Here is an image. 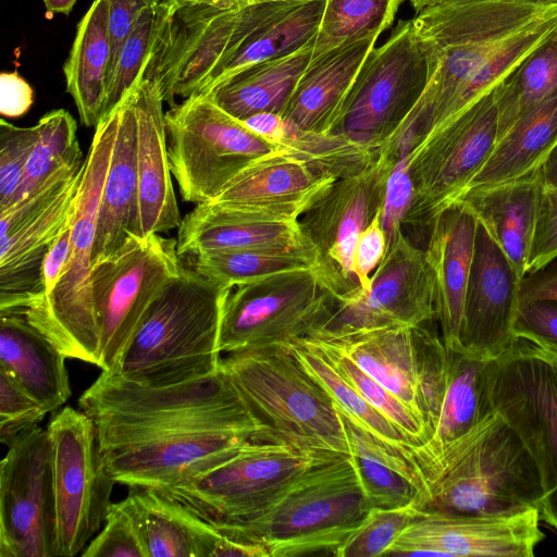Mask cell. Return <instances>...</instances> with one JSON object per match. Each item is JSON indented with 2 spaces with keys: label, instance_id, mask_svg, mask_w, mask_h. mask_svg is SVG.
Returning <instances> with one entry per match:
<instances>
[{
  "label": "cell",
  "instance_id": "cell-50",
  "mask_svg": "<svg viewBox=\"0 0 557 557\" xmlns=\"http://www.w3.org/2000/svg\"><path fill=\"white\" fill-rule=\"evenodd\" d=\"M48 411L10 375L0 370V442L11 446L38 426Z\"/></svg>",
  "mask_w": 557,
  "mask_h": 557
},
{
  "label": "cell",
  "instance_id": "cell-63",
  "mask_svg": "<svg viewBox=\"0 0 557 557\" xmlns=\"http://www.w3.org/2000/svg\"><path fill=\"white\" fill-rule=\"evenodd\" d=\"M226 1L232 4L238 5V7H246V5H250V4H255V3L268 1V0H226Z\"/></svg>",
  "mask_w": 557,
  "mask_h": 557
},
{
  "label": "cell",
  "instance_id": "cell-32",
  "mask_svg": "<svg viewBox=\"0 0 557 557\" xmlns=\"http://www.w3.org/2000/svg\"><path fill=\"white\" fill-rule=\"evenodd\" d=\"M542 187L541 165L496 186L468 189L455 201L474 214L521 277L527 273Z\"/></svg>",
  "mask_w": 557,
  "mask_h": 557
},
{
  "label": "cell",
  "instance_id": "cell-30",
  "mask_svg": "<svg viewBox=\"0 0 557 557\" xmlns=\"http://www.w3.org/2000/svg\"><path fill=\"white\" fill-rule=\"evenodd\" d=\"M339 413L350 457L371 509H396L414 505L423 511L430 498L429 488L411 454V445L388 444Z\"/></svg>",
  "mask_w": 557,
  "mask_h": 557
},
{
  "label": "cell",
  "instance_id": "cell-11",
  "mask_svg": "<svg viewBox=\"0 0 557 557\" xmlns=\"http://www.w3.org/2000/svg\"><path fill=\"white\" fill-rule=\"evenodd\" d=\"M180 257L175 239L132 234L114 253L92 263L102 371H113L154 300L183 270Z\"/></svg>",
  "mask_w": 557,
  "mask_h": 557
},
{
  "label": "cell",
  "instance_id": "cell-51",
  "mask_svg": "<svg viewBox=\"0 0 557 557\" xmlns=\"http://www.w3.org/2000/svg\"><path fill=\"white\" fill-rule=\"evenodd\" d=\"M556 258L557 188L543 185L525 275L547 267Z\"/></svg>",
  "mask_w": 557,
  "mask_h": 557
},
{
  "label": "cell",
  "instance_id": "cell-10",
  "mask_svg": "<svg viewBox=\"0 0 557 557\" xmlns=\"http://www.w3.org/2000/svg\"><path fill=\"white\" fill-rule=\"evenodd\" d=\"M492 408L510 425L534 459L543 486L541 520L557 530V368L531 343L512 344L487 360Z\"/></svg>",
  "mask_w": 557,
  "mask_h": 557
},
{
  "label": "cell",
  "instance_id": "cell-54",
  "mask_svg": "<svg viewBox=\"0 0 557 557\" xmlns=\"http://www.w3.org/2000/svg\"><path fill=\"white\" fill-rule=\"evenodd\" d=\"M515 336L536 337L557 345V302L535 300L519 308Z\"/></svg>",
  "mask_w": 557,
  "mask_h": 557
},
{
  "label": "cell",
  "instance_id": "cell-37",
  "mask_svg": "<svg viewBox=\"0 0 557 557\" xmlns=\"http://www.w3.org/2000/svg\"><path fill=\"white\" fill-rule=\"evenodd\" d=\"M448 352L447 386L436 429L430 441L416 446L432 451L470 431L493 411L487 392V359L463 349Z\"/></svg>",
  "mask_w": 557,
  "mask_h": 557
},
{
  "label": "cell",
  "instance_id": "cell-44",
  "mask_svg": "<svg viewBox=\"0 0 557 557\" xmlns=\"http://www.w3.org/2000/svg\"><path fill=\"white\" fill-rule=\"evenodd\" d=\"M306 338L319 348L338 374L372 407L396 424L413 446H421L430 441L431 432L424 420L396 395L366 373L336 347L318 339Z\"/></svg>",
  "mask_w": 557,
  "mask_h": 557
},
{
  "label": "cell",
  "instance_id": "cell-62",
  "mask_svg": "<svg viewBox=\"0 0 557 557\" xmlns=\"http://www.w3.org/2000/svg\"><path fill=\"white\" fill-rule=\"evenodd\" d=\"M412 8L416 10V12L421 11L425 7H429L431 4H434L436 2H440L442 0H408Z\"/></svg>",
  "mask_w": 557,
  "mask_h": 557
},
{
  "label": "cell",
  "instance_id": "cell-2",
  "mask_svg": "<svg viewBox=\"0 0 557 557\" xmlns=\"http://www.w3.org/2000/svg\"><path fill=\"white\" fill-rule=\"evenodd\" d=\"M430 78L392 135L410 150L492 90L557 26V4L534 0H442L412 18Z\"/></svg>",
  "mask_w": 557,
  "mask_h": 557
},
{
  "label": "cell",
  "instance_id": "cell-53",
  "mask_svg": "<svg viewBox=\"0 0 557 557\" xmlns=\"http://www.w3.org/2000/svg\"><path fill=\"white\" fill-rule=\"evenodd\" d=\"M381 218L382 209L375 213L370 224L360 234L355 250V273L363 292L369 290L371 273L380 264L386 251V237Z\"/></svg>",
  "mask_w": 557,
  "mask_h": 557
},
{
  "label": "cell",
  "instance_id": "cell-4",
  "mask_svg": "<svg viewBox=\"0 0 557 557\" xmlns=\"http://www.w3.org/2000/svg\"><path fill=\"white\" fill-rule=\"evenodd\" d=\"M231 289L183 268L154 300L110 373L139 385L168 386L218 372L220 329Z\"/></svg>",
  "mask_w": 557,
  "mask_h": 557
},
{
  "label": "cell",
  "instance_id": "cell-1",
  "mask_svg": "<svg viewBox=\"0 0 557 557\" xmlns=\"http://www.w3.org/2000/svg\"><path fill=\"white\" fill-rule=\"evenodd\" d=\"M78 405L94 422L107 473L131 488L187 481L268 431L221 369L168 386L101 370Z\"/></svg>",
  "mask_w": 557,
  "mask_h": 557
},
{
  "label": "cell",
  "instance_id": "cell-9",
  "mask_svg": "<svg viewBox=\"0 0 557 557\" xmlns=\"http://www.w3.org/2000/svg\"><path fill=\"white\" fill-rule=\"evenodd\" d=\"M168 152L182 198L215 199L249 163L277 151L245 123L197 94L165 111Z\"/></svg>",
  "mask_w": 557,
  "mask_h": 557
},
{
  "label": "cell",
  "instance_id": "cell-25",
  "mask_svg": "<svg viewBox=\"0 0 557 557\" xmlns=\"http://www.w3.org/2000/svg\"><path fill=\"white\" fill-rule=\"evenodd\" d=\"M476 228L474 214L455 202L435 221L424 249L433 276L436 321L450 349H462L460 330Z\"/></svg>",
  "mask_w": 557,
  "mask_h": 557
},
{
  "label": "cell",
  "instance_id": "cell-40",
  "mask_svg": "<svg viewBox=\"0 0 557 557\" xmlns=\"http://www.w3.org/2000/svg\"><path fill=\"white\" fill-rule=\"evenodd\" d=\"M317 265L311 246L289 250H215L194 257L195 270L230 288L280 272L317 270Z\"/></svg>",
  "mask_w": 557,
  "mask_h": 557
},
{
  "label": "cell",
  "instance_id": "cell-61",
  "mask_svg": "<svg viewBox=\"0 0 557 557\" xmlns=\"http://www.w3.org/2000/svg\"><path fill=\"white\" fill-rule=\"evenodd\" d=\"M77 0H42L46 11L49 14L61 13L70 15Z\"/></svg>",
  "mask_w": 557,
  "mask_h": 557
},
{
  "label": "cell",
  "instance_id": "cell-26",
  "mask_svg": "<svg viewBox=\"0 0 557 557\" xmlns=\"http://www.w3.org/2000/svg\"><path fill=\"white\" fill-rule=\"evenodd\" d=\"M379 36L348 41L312 58L281 117L305 131L333 133L351 85Z\"/></svg>",
  "mask_w": 557,
  "mask_h": 557
},
{
  "label": "cell",
  "instance_id": "cell-13",
  "mask_svg": "<svg viewBox=\"0 0 557 557\" xmlns=\"http://www.w3.org/2000/svg\"><path fill=\"white\" fill-rule=\"evenodd\" d=\"M334 308L335 298L314 269L280 272L235 286L224 304L220 351L307 337L327 324Z\"/></svg>",
  "mask_w": 557,
  "mask_h": 557
},
{
  "label": "cell",
  "instance_id": "cell-43",
  "mask_svg": "<svg viewBox=\"0 0 557 557\" xmlns=\"http://www.w3.org/2000/svg\"><path fill=\"white\" fill-rule=\"evenodd\" d=\"M35 127L36 141L14 202L61 168L85 160L76 135L77 123L66 110L46 113Z\"/></svg>",
  "mask_w": 557,
  "mask_h": 557
},
{
  "label": "cell",
  "instance_id": "cell-41",
  "mask_svg": "<svg viewBox=\"0 0 557 557\" xmlns=\"http://www.w3.org/2000/svg\"><path fill=\"white\" fill-rule=\"evenodd\" d=\"M271 145L336 180L361 171L376 157L375 150L343 134L305 131L284 120Z\"/></svg>",
  "mask_w": 557,
  "mask_h": 557
},
{
  "label": "cell",
  "instance_id": "cell-49",
  "mask_svg": "<svg viewBox=\"0 0 557 557\" xmlns=\"http://www.w3.org/2000/svg\"><path fill=\"white\" fill-rule=\"evenodd\" d=\"M36 127L0 121V210L11 206L36 141Z\"/></svg>",
  "mask_w": 557,
  "mask_h": 557
},
{
  "label": "cell",
  "instance_id": "cell-47",
  "mask_svg": "<svg viewBox=\"0 0 557 557\" xmlns=\"http://www.w3.org/2000/svg\"><path fill=\"white\" fill-rule=\"evenodd\" d=\"M420 512L414 505L396 509L372 508L338 548L335 557L384 556L395 539Z\"/></svg>",
  "mask_w": 557,
  "mask_h": 557
},
{
  "label": "cell",
  "instance_id": "cell-60",
  "mask_svg": "<svg viewBox=\"0 0 557 557\" xmlns=\"http://www.w3.org/2000/svg\"><path fill=\"white\" fill-rule=\"evenodd\" d=\"M527 338L534 349L541 355L544 359L549 361L557 368V345L548 343L546 341L531 337V336H520Z\"/></svg>",
  "mask_w": 557,
  "mask_h": 557
},
{
  "label": "cell",
  "instance_id": "cell-29",
  "mask_svg": "<svg viewBox=\"0 0 557 557\" xmlns=\"http://www.w3.org/2000/svg\"><path fill=\"white\" fill-rule=\"evenodd\" d=\"M413 329L396 324L323 327L307 337L339 349L423 419L419 407Z\"/></svg>",
  "mask_w": 557,
  "mask_h": 557
},
{
  "label": "cell",
  "instance_id": "cell-46",
  "mask_svg": "<svg viewBox=\"0 0 557 557\" xmlns=\"http://www.w3.org/2000/svg\"><path fill=\"white\" fill-rule=\"evenodd\" d=\"M420 412L431 437L436 429L447 386L448 352L436 331L425 324L414 326Z\"/></svg>",
  "mask_w": 557,
  "mask_h": 557
},
{
  "label": "cell",
  "instance_id": "cell-19",
  "mask_svg": "<svg viewBox=\"0 0 557 557\" xmlns=\"http://www.w3.org/2000/svg\"><path fill=\"white\" fill-rule=\"evenodd\" d=\"M434 320L435 292L425 250L401 232L372 274L369 290L357 286L336 297L334 312L324 327H414Z\"/></svg>",
  "mask_w": 557,
  "mask_h": 557
},
{
  "label": "cell",
  "instance_id": "cell-16",
  "mask_svg": "<svg viewBox=\"0 0 557 557\" xmlns=\"http://www.w3.org/2000/svg\"><path fill=\"white\" fill-rule=\"evenodd\" d=\"M393 166L376 153L364 169L337 180L299 219L317 255L315 271L334 298L359 286L354 268L357 242L383 209Z\"/></svg>",
  "mask_w": 557,
  "mask_h": 557
},
{
  "label": "cell",
  "instance_id": "cell-20",
  "mask_svg": "<svg viewBox=\"0 0 557 557\" xmlns=\"http://www.w3.org/2000/svg\"><path fill=\"white\" fill-rule=\"evenodd\" d=\"M521 276L478 221L475 245L467 286L461 348L474 356L493 359L515 339Z\"/></svg>",
  "mask_w": 557,
  "mask_h": 557
},
{
  "label": "cell",
  "instance_id": "cell-42",
  "mask_svg": "<svg viewBox=\"0 0 557 557\" xmlns=\"http://www.w3.org/2000/svg\"><path fill=\"white\" fill-rule=\"evenodd\" d=\"M404 0H325L313 55L348 41L381 35L394 22Z\"/></svg>",
  "mask_w": 557,
  "mask_h": 557
},
{
  "label": "cell",
  "instance_id": "cell-56",
  "mask_svg": "<svg viewBox=\"0 0 557 557\" xmlns=\"http://www.w3.org/2000/svg\"><path fill=\"white\" fill-rule=\"evenodd\" d=\"M34 103V90L28 82L14 72L0 75V112L3 116L24 115Z\"/></svg>",
  "mask_w": 557,
  "mask_h": 557
},
{
  "label": "cell",
  "instance_id": "cell-5",
  "mask_svg": "<svg viewBox=\"0 0 557 557\" xmlns=\"http://www.w3.org/2000/svg\"><path fill=\"white\" fill-rule=\"evenodd\" d=\"M371 507L350 455H335L301 472L259 515L213 525L270 557L336 556Z\"/></svg>",
  "mask_w": 557,
  "mask_h": 557
},
{
  "label": "cell",
  "instance_id": "cell-3",
  "mask_svg": "<svg viewBox=\"0 0 557 557\" xmlns=\"http://www.w3.org/2000/svg\"><path fill=\"white\" fill-rule=\"evenodd\" d=\"M429 488L423 511L492 513L540 506L537 466L493 409L470 431L432 451L410 446Z\"/></svg>",
  "mask_w": 557,
  "mask_h": 557
},
{
  "label": "cell",
  "instance_id": "cell-58",
  "mask_svg": "<svg viewBox=\"0 0 557 557\" xmlns=\"http://www.w3.org/2000/svg\"><path fill=\"white\" fill-rule=\"evenodd\" d=\"M535 300L557 302V265H547L521 278L519 308Z\"/></svg>",
  "mask_w": 557,
  "mask_h": 557
},
{
  "label": "cell",
  "instance_id": "cell-8",
  "mask_svg": "<svg viewBox=\"0 0 557 557\" xmlns=\"http://www.w3.org/2000/svg\"><path fill=\"white\" fill-rule=\"evenodd\" d=\"M335 455L265 432L213 468L156 491L214 527L236 523L259 515L308 467Z\"/></svg>",
  "mask_w": 557,
  "mask_h": 557
},
{
  "label": "cell",
  "instance_id": "cell-48",
  "mask_svg": "<svg viewBox=\"0 0 557 557\" xmlns=\"http://www.w3.org/2000/svg\"><path fill=\"white\" fill-rule=\"evenodd\" d=\"M104 528L81 553L83 557H148L136 519L125 499L112 503Z\"/></svg>",
  "mask_w": 557,
  "mask_h": 557
},
{
  "label": "cell",
  "instance_id": "cell-17",
  "mask_svg": "<svg viewBox=\"0 0 557 557\" xmlns=\"http://www.w3.org/2000/svg\"><path fill=\"white\" fill-rule=\"evenodd\" d=\"M57 513L50 441L36 426L0 465V557H57Z\"/></svg>",
  "mask_w": 557,
  "mask_h": 557
},
{
  "label": "cell",
  "instance_id": "cell-33",
  "mask_svg": "<svg viewBox=\"0 0 557 557\" xmlns=\"http://www.w3.org/2000/svg\"><path fill=\"white\" fill-rule=\"evenodd\" d=\"M148 557H213L221 532L154 488L132 487L124 498Z\"/></svg>",
  "mask_w": 557,
  "mask_h": 557
},
{
  "label": "cell",
  "instance_id": "cell-22",
  "mask_svg": "<svg viewBox=\"0 0 557 557\" xmlns=\"http://www.w3.org/2000/svg\"><path fill=\"white\" fill-rule=\"evenodd\" d=\"M336 181L277 150L249 163L211 201L258 220L299 221Z\"/></svg>",
  "mask_w": 557,
  "mask_h": 557
},
{
  "label": "cell",
  "instance_id": "cell-7",
  "mask_svg": "<svg viewBox=\"0 0 557 557\" xmlns=\"http://www.w3.org/2000/svg\"><path fill=\"white\" fill-rule=\"evenodd\" d=\"M220 369L269 432L305 448L350 455L335 403L288 344L226 354Z\"/></svg>",
  "mask_w": 557,
  "mask_h": 557
},
{
  "label": "cell",
  "instance_id": "cell-52",
  "mask_svg": "<svg viewBox=\"0 0 557 557\" xmlns=\"http://www.w3.org/2000/svg\"><path fill=\"white\" fill-rule=\"evenodd\" d=\"M413 196V185L408 169V156L393 166L385 189L382 209V228L386 237V249L392 247L401 231L405 215Z\"/></svg>",
  "mask_w": 557,
  "mask_h": 557
},
{
  "label": "cell",
  "instance_id": "cell-6",
  "mask_svg": "<svg viewBox=\"0 0 557 557\" xmlns=\"http://www.w3.org/2000/svg\"><path fill=\"white\" fill-rule=\"evenodd\" d=\"M116 128L113 109L95 127L84 161L70 227V253L65 269L46 297L24 314L66 358L99 366L91 265L101 194L112 156Z\"/></svg>",
  "mask_w": 557,
  "mask_h": 557
},
{
  "label": "cell",
  "instance_id": "cell-21",
  "mask_svg": "<svg viewBox=\"0 0 557 557\" xmlns=\"http://www.w3.org/2000/svg\"><path fill=\"white\" fill-rule=\"evenodd\" d=\"M324 8L325 0H268L245 7L231 46L198 94L245 67L302 49L315 38Z\"/></svg>",
  "mask_w": 557,
  "mask_h": 557
},
{
  "label": "cell",
  "instance_id": "cell-64",
  "mask_svg": "<svg viewBox=\"0 0 557 557\" xmlns=\"http://www.w3.org/2000/svg\"><path fill=\"white\" fill-rule=\"evenodd\" d=\"M534 1L547 3V4H557V0H534Z\"/></svg>",
  "mask_w": 557,
  "mask_h": 557
},
{
  "label": "cell",
  "instance_id": "cell-55",
  "mask_svg": "<svg viewBox=\"0 0 557 557\" xmlns=\"http://www.w3.org/2000/svg\"><path fill=\"white\" fill-rule=\"evenodd\" d=\"M109 4V35L111 41L110 74L119 52L141 12L164 0H107ZM108 78V77H107Z\"/></svg>",
  "mask_w": 557,
  "mask_h": 557
},
{
  "label": "cell",
  "instance_id": "cell-34",
  "mask_svg": "<svg viewBox=\"0 0 557 557\" xmlns=\"http://www.w3.org/2000/svg\"><path fill=\"white\" fill-rule=\"evenodd\" d=\"M314 41L292 54L245 67L206 95L240 121L259 113L280 115L312 59Z\"/></svg>",
  "mask_w": 557,
  "mask_h": 557
},
{
  "label": "cell",
  "instance_id": "cell-57",
  "mask_svg": "<svg viewBox=\"0 0 557 557\" xmlns=\"http://www.w3.org/2000/svg\"><path fill=\"white\" fill-rule=\"evenodd\" d=\"M70 227L71 220L64 231L53 242L45 257L41 268L42 290L41 295L34 302L48 296L53 290L65 269L70 253Z\"/></svg>",
  "mask_w": 557,
  "mask_h": 557
},
{
  "label": "cell",
  "instance_id": "cell-24",
  "mask_svg": "<svg viewBox=\"0 0 557 557\" xmlns=\"http://www.w3.org/2000/svg\"><path fill=\"white\" fill-rule=\"evenodd\" d=\"M137 117L139 236L178 228L170 166L163 97L156 82L140 76L132 86Z\"/></svg>",
  "mask_w": 557,
  "mask_h": 557
},
{
  "label": "cell",
  "instance_id": "cell-28",
  "mask_svg": "<svg viewBox=\"0 0 557 557\" xmlns=\"http://www.w3.org/2000/svg\"><path fill=\"white\" fill-rule=\"evenodd\" d=\"M114 109L115 138L101 194L92 263L114 253L129 235L139 236L137 117L132 87Z\"/></svg>",
  "mask_w": 557,
  "mask_h": 557
},
{
  "label": "cell",
  "instance_id": "cell-14",
  "mask_svg": "<svg viewBox=\"0 0 557 557\" xmlns=\"http://www.w3.org/2000/svg\"><path fill=\"white\" fill-rule=\"evenodd\" d=\"M429 78L428 55L412 20L399 21L362 63L333 133L376 151L413 109Z\"/></svg>",
  "mask_w": 557,
  "mask_h": 557
},
{
  "label": "cell",
  "instance_id": "cell-39",
  "mask_svg": "<svg viewBox=\"0 0 557 557\" xmlns=\"http://www.w3.org/2000/svg\"><path fill=\"white\" fill-rule=\"evenodd\" d=\"M288 345L300 366L322 386L343 414L388 444L412 445L396 424L372 407L338 374L311 341L301 337Z\"/></svg>",
  "mask_w": 557,
  "mask_h": 557
},
{
  "label": "cell",
  "instance_id": "cell-31",
  "mask_svg": "<svg viewBox=\"0 0 557 557\" xmlns=\"http://www.w3.org/2000/svg\"><path fill=\"white\" fill-rule=\"evenodd\" d=\"M66 356L21 311H0V370L48 412L71 396Z\"/></svg>",
  "mask_w": 557,
  "mask_h": 557
},
{
  "label": "cell",
  "instance_id": "cell-27",
  "mask_svg": "<svg viewBox=\"0 0 557 557\" xmlns=\"http://www.w3.org/2000/svg\"><path fill=\"white\" fill-rule=\"evenodd\" d=\"M308 246L312 247L299 221L258 220L215 201L197 203L183 218L176 237L181 257L215 250H289Z\"/></svg>",
  "mask_w": 557,
  "mask_h": 557
},
{
  "label": "cell",
  "instance_id": "cell-36",
  "mask_svg": "<svg viewBox=\"0 0 557 557\" xmlns=\"http://www.w3.org/2000/svg\"><path fill=\"white\" fill-rule=\"evenodd\" d=\"M556 143L557 89L496 141L467 190L496 186L527 174L542 165Z\"/></svg>",
  "mask_w": 557,
  "mask_h": 557
},
{
  "label": "cell",
  "instance_id": "cell-23",
  "mask_svg": "<svg viewBox=\"0 0 557 557\" xmlns=\"http://www.w3.org/2000/svg\"><path fill=\"white\" fill-rule=\"evenodd\" d=\"M82 172L73 174L47 206L0 236V311L24 312L41 295L42 263L71 220Z\"/></svg>",
  "mask_w": 557,
  "mask_h": 557
},
{
  "label": "cell",
  "instance_id": "cell-12",
  "mask_svg": "<svg viewBox=\"0 0 557 557\" xmlns=\"http://www.w3.org/2000/svg\"><path fill=\"white\" fill-rule=\"evenodd\" d=\"M494 88L408 154L413 196L403 225L418 236L429 238L435 221L467 190L491 154L497 139Z\"/></svg>",
  "mask_w": 557,
  "mask_h": 557
},
{
  "label": "cell",
  "instance_id": "cell-35",
  "mask_svg": "<svg viewBox=\"0 0 557 557\" xmlns=\"http://www.w3.org/2000/svg\"><path fill=\"white\" fill-rule=\"evenodd\" d=\"M108 17V1L94 0L77 24L63 65L66 92L72 96L81 122L87 127H96L103 115L111 60Z\"/></svg>",
  "mask_w": 557,
  "mask_h": 557
},
{
  "label": "cell",
  "instance_id": "cell-45",
  "mask_svg": "<svg viewBox=\"0 0 557 557\" xmlns=\"http://www.w3.org/2000/svg\"><path fill=\"white\" fill-rule=\"evenodd\" d=\"M166 1L144 10L124 41L107 78L102 119L117 106L135 82L143 76L146 61L165 12Z\"/></svg>",
  "mask_w": 557,
  "mask_h": 557
},
{
  "label": "cell",
  "instance_id": "cell-18",
  "mask_svg": "<svg viewBox=\"0 0 557 557\" xmlns=\"http://www.w3.org/2000/svg\"><path fill=\"white\" fill-rule=\"evenodd\" d=\"M540 510L492 513L421 511L384 556L533 557L545 539Z\"/></svg>",
  "mask_w": 557,
  "mask_h": 557
},
{
  "label": "cell",
  "instance_id": "cell-15",
  "mask_svg": "<svg viewBox=\"0 0 557 557\" xmlns=\"http://www.w3.org/2000/svg\"><path fill=\"white\" fill-rule=\"evenodd\" d=\"M57 513V557H73L106 521L116 483L106 471L92 420L64 407L50 420Z\"/></svg>",
  "mask_w": 557,
  "mask_h": 557
},
{
  "label": "cell",
  "instance_id": "cell-38",
  "mask_svg": "<svg viewBox=\"0 0 557 557\" xmlns=\"http://www.w3.org/2000/svg\"><path fill=\"white\" fill-rule=\"evenodd\" d=\"M557 89V26L494 88L497 140L532 108Z\"/></svg>",
  "mask_w": 557,
  "mask_h": 557
},
{
  "label": "cell",
  "instance_id": "cell-59",
  "mask_svg": "<svg viewBox=\"0 0 557 557\" xmlns=\"http://www.w3.org/2000/svg\"><path fill=\"white\" fill-rule=\"evenodd\" d=\"M542 177L545 187L557 188V143L542 163Z\"/></svg>",
  "mask_w": 557,
  "mask_h": 557
}]
</instances>
